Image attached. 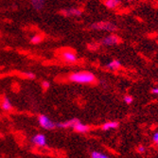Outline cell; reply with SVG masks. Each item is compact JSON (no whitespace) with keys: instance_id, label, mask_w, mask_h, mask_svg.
Returning a JSON list of instances; mask_svg holds the SVG:
<instances>
[{"instance_id":"obj_14","label":"cell","mask_w":158,"mask_h":158,"mask_svg":"<svg viewBox=\"0 0 158 158\" xmlns=\"http://www.w3.org/2000/svg\"><path fill=\"white\" fill-rule=\"evenodd\" d=\"M1 108L4 111H10L12 109V104L10 102V99L8 98H4L2 102H1Z\"/></svg>"},{"instance_id":"obj_8","label":"cell","mask_w":158,"mask_h":158,"mask_svg":"<svg viewBox=\"0 0 158 158\" xmlns=\"http://www.w3.org/2000/svg\"><path fill=\"white\" fill-rule=\"evenodd\" d=\"M72 129H74V130L78 133H86L89 131V127L87 125L81 123L79 119L77 120V122L75 123V125L73 126Z\"/></svg>"},{"instance_id":"obj_19","label":"cell","mask_w":158,"mask_h":158,"mask_svg":"<svg viewBox=\"0 0 158 158\" xmlns=\"http://www.w3.org/2000/svg\"><path fill=\"white\" fill-rule=\"evenodd\" d=\"M24 76L26 77V78H27V79H34L35 78V75L33 74V73H31V72H27V73H24Z\"/></svg>"},{"instance_id":"obj_4","label":"cell","mask_w":158,"mask_h":158,"mask_svg":"<svg viewBox=\"0 0 158 158\" xmlns=\"http://www.w3.org/2000/svg\"><path fill=\"white\" fill-rule=\"evenodd\" d=\"M119 42H120V39L118 36L112 34V35H109V36H106L105 38H103L102 41V44L106 47H112V46L118 45Z\"/></svg>"},{"instance_id":"obj_12","label":"cell","mask_w":158,"mask_h":158,"mask_svg":"<svg viewBox=\"0 0 158 158\" xmlns=\"http://www.w3.org/2000/svg\"><path fill=\"white\" fill-rule=\"evenodd\" d=\"M120 66H121V64L118 60H113L106 64V67L110 70H118L120 68Z\"/></svg>"},{"instance_id":"obj_18","label":"cell","mask_w":158,"mask_h":158,"mask_svg":"<svg viewBox=\"0 0 158 158\" xmlns=\"http://www.w3.org/2000/svg\"><path fill=\"white\" fill-rule=\"evenodd\" d=\"M42 86H43V88H44L45 90H47V89H48V88H49L50 84H49V82H48V81H42Z\"/></svg>"},{"instance_id":"obj_9","label":"cell","mask_w":158,"mask_h":158,"mask_svg":"<svg viewBox=\"0 0 158 158\" xmlns=\"http://www.w3.org/2000/svg\"><path fill=\"white\" fill-rule=\"evenodd\" d=\"M77 118H73V119H70L64 122H60V123H57V127L62 128V129H66V128H73V126L75 125V123L77 122Z\"/></svg>"},{"instance_id":"obj_6","label":"cell","mask_w":158,"mask_h":158,"mask_svg":"<svg viewBox=\"0 0 158 158\" xmlns=\"http://www.w3.org/2000/svg\"><path fill=\"white\" fill-rule=\"evenodd\" d=\"M62 57L64 62L68 64H74L77 62V55L72 50H64L62 52Z\"/></svg>"},{"instance_id":"obj_10","label":"cell","mask_w":158,"mask_h":158,"mask_svg":"<svg viewBox=\"0 0 158 158\" xmlns=\"http://www.w3.org/2000/svg\"><path fill=\"white\" fill-rule=\"evenodd\" d=\"M31 6L36 10H41L45 6V0H31Z\"/></svg>"},{"instance_id":"obj_17","label":"cell","mask_w":158,"mask_h":158,"mask_svg":"<svg viewBox=\"0 0 158 158\" xmlns=\"http://www.w3.org/2000/svg\"><path fill=\"white\" fill-rule=\"evenodd\" d=\"M124 102H125L127 104H131V103H133V102H134V98H133V97H131V96L126 95V96L124 97Z\"/></svg>"},{"instance_id":"obj_23","label":"cell","mask_w":158,"mask_h":158,"mask_svg":"<svg viewBox=\"0 0 158 158\" xmlns=\"http://www.w3.org/2000/svg\"><path fill=\"white\" fill-rule=\"evenodd\" d=\"M127 1H132V0H127Z\"/></svg>"},{"instance_id":"obj_11","label":"cell","mask_w":158,"mask_h":158,"mask_svg":"<svg viewBox=\"0 0 158 158\" xmlns=\"http://www.w3.org/2000/svg\"><path fill=\"white\" fill-rule=\"evenodd\" d=\"M120 4V0H105L104 1V5L106 6V8L114 10L117 7H118V5Z\"/></svg>"},{"instance_id":"obj_21","label":"cell","mask_w":158,"mask_h":158,"mask_svg":"<svg viewBox=\"0 0 158 158\" xmlns=\"http://www.w3.org/2000/svg\"><path fill=\"white\" fill-rule=\"evenodd\" d=\"M152 140L154 143H156V144L158 145V133H155L153 135V137H152Z\"/></svg>"},{"instance_id":"obj_22","label":"cell","mask_w":158,"mask_h":158,"mask_svg":"<svg viewBox=\"0 0 158 158\" xmlns=\"http://www.w3.org/2000/svg\"><path fill=\"white\" fill-rule=\"evenodd\" d=\"M152 93L153 95L158 96V87H153V88L152 89Z\"/></svg>"},{"instance_id":"obj_15","label":"cell","mask_w":158,"mask_h":158,"mask_svg":"<svg viewBox=\"0 0 158 158\" xmlns=\"http://www.w3.org/2000/svg\"><path fill=\"white\" fill-rule=\"evenodd\" d=\"M91 158H109V156L99 152H93L91 153Z\"/></svg>"},{"instance_id":"obj_2","label":"cell","mask_w":158,"mask_h":158,"mask_svg":"<svg viewBox=\"0 0 158 158\" xmlns=\"http://www.w3.org/2000/svg\"><path fill=\"white\" fill-rule=\"evenodd\" d=\"M91 28L100 31H116L118 27L116 25L111 22H98L94 23L91 26Z\"/></svg>"},{"instance_id":"obj_5","label":"cell","mask_w":158,"mask_h":158,"mask_svg":"<svg viewBox=\"0 0 158 158\" xmlns=\"http://www.w3.org/2000/svg\"><path fill=\"white\" fill-rule=\"evenodd\" d=\"M31 141H32V143H33L35 146L41 147V148L46 147L47 146V143H48L46 135H43V134H37V135H35L32 137Z\"/></svg>"},{"instance_id":"obj_20","label":"cell","mask_w":158,"mask_h":158,"mask_svg":"<svg viewBox=\"0 0 158 158\" xmlns=\"http://www.w3.org/2000/svg\"><path fill=\"white\" fill-rule=\"evenodd\" d=\"M136 151H137V152H139V153H143L145 152V148L143 147V146H138L137 148H136Z\"/></svg>"},{"instance_id":"obj_7","label":"cell","mask_w":158,"mask_h":158,"mask_svg":"<svg viewBox=\"0 0 158 158\" xmlns=\"http://www.w3.org/2000/svg\"><path fill=\"white\" fill-rule=\"evenodd\" d=\"M63 13L65 16H81L82 14V10L77 8L72 9H66L63 11Z\"/></svg>"},{"instance_id":"obj_16","label":"cell","mask_w":158,"mask_h":158,"mask_svg":"<svg viewBox=\"0 0 158 158\" xmlns=\"http://www.w3.org/2000/svg\"><path fill=\"white\" fill-rule=\"evenodd\" d=\"M31 43H32V44H39V43L42 41V37L40 36V35H34V36H32L31 37Z\"/></svg>"},{"instance_id":"obj_3","label":"cell","mask_w":158,"mask_h":158,"mask_svg":"<svg viewBox=\"0 0 158 158\" xmlns=\"http://www.w3.org/2000/svg\"><path fill=\"white\" fill-rule=\"evenodd\" d=\"M38 123L43 129L48 131L54 130L55 128H57V123L52 121L49 118L45 116V114H40L38 117Z\"/></svg>"},{"instance_id":"obj_13","label":"cell","mask_w":158,"mask_h":158,"mask_svg":"<svg viewBox=\"0 0 158 158\" xmlns=\"http://www.w3.org/2000/svg\"><path fill=\"white\" fill-rule=\"evenodd\" d=\"M118 127V123L117 121H109V122H106L105 124H103L102 130L109 131V130H112V129H117Z\"/></svg>"},{"instance_id":"obj_1","label":"cell","mask_w":158,"mask_h":158,"mask_svg":"<svg viewBox=\"0 0 158 158\" xmlns=\"http://www.w3.org/2000/svg\"><path fill=\"white\" fill-rule=\"evenodd\" d=\"M69 80L80 84H91L96 81V77L91 72L87 71H81V72H76L69 76Z\"/></svg>"}]
</instances>
